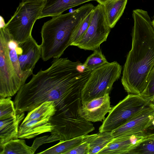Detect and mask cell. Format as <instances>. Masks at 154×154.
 <instances>
[{
	"label": "cell",
	"mask_w": 154,
	"mask_h": 154,
	"mask_svg": "<svg viewBox=\"0 0 154 154\" xmlns=\"http://www.w3.org/2000/svg\"><path fill=\"white\" fill-rule=\"evenodd\" d=\"M109 94L93 99L82 104L79 109V115L90 122H102L105 116L110 111Z\"/></svg>",
	"instance_id": "7c38bea8"
},
{
	"label": "cell",
	"mask_w": 154,
	"mask_h": 154,
	"mask_svg": "<svg viewBox=\"0 0 154 154\" xmlns=\"http://www.w3.org/2000/svg\"><path fill=\"white\" fill-rule=\"evenodd\" d=\"M33 148L27 145L25 141L18 139L11 140L0 148V154H33Z\"/></svg>",
	"instance_id": "44dd1931"
},
{
	"label": "cell",
	"mask_w": 154,
	"mask_h": 154,
	"mask_svg": "<svg viewBox=\"0 0 154 154\" xmlns=\"http://www.w3.org/2000/svg\"><path fill=\"white\" fill-rule=\"evenodd\" d=\"M45 0H22L5 27L18 43L32 36V29L39 19Z\"/></svg>",
	"instance_id": "277c9868"
},
{
	"label": "cell",
	"mask_w": 154,
	"mask_h": 154,
	"mask_svg": "<svg viewBox=\"0 0 154 154\" xmlns=\"http://www.w3.org/2000/svg\"><path fill=\"white\" fill-rule=\"evenodd\" d=\"M108 62L101 50L96 49L87 58L83 64L85 69L93 71Z\"/></svg>",
	"instance_id": "7402d4cb"
},
{
	"label": "cell",
	"mask_w": 154,
	"mask_h": 154,
	"mask_svg": "<svg viewBox=\"0 0 154 154\" xmlns=\"http://www.w3.org/2000/svg\"><path fill=\"white\" fill-rule=\"evenodd\" d=\"M87 135L66 140H60L57 144L38 154H65L81 143L85 139Z\"/></svg>",
	"instance_id": "ffe728a7"
},
{
	"label": "cell",
	"mask_w": 154,
	"mask_h": 154,
	"mask_svg": "<svg viewBox=\"0 0 154 154\" xmlns=\"http://www.w3.org/2000/svg\"><path fill=\"white\" fill-rule=\"evenodd\" d=\"M49 121L54 126L51 134L57 140H66L88 134L93 131V125L79 115L55 113Z\"/></svg>",
	"instance_id": "ba28073f"
},
{
	"label": "cell",
	"mask_w": 154,
	"mask_h": 154,
	"mask_svg": "<svg viewBox=\"0 0 154 154\" xmlns=\"http://www.w3.org/2000/svg\"><path fill=\"white\" fill-rule=\"evenodd\" d=\"M49 120L41 118L21 123L19 127L18 138L30 139L43 133L51 132L54 126Z\"/></svg>",
	"instance_id": "5bb4252c"
},
{
	"label": "cell",
	"mask_w": 154,
	"mask_h": 154,
	"mask_svg": "<svg viewBox=\"0 0 154 154\" xmlns=\"http://www.w3.org/2000/svg\"><path fill=\"white\" fill-rule=\"evenodd\" d=\"M151 134L143 132L131 135L114 137L98 154H128L132 148Z\"/></svg>",
	"instance_id": "4fadbf2b"
},
{
	"label": "cell",
	"mask_w": 154,
	"mask_h": 154,
	"mask_svg": "<svg viewBox=\"0 0 154 154\" xmlns=\"http://www.w3.org/2000/svg\"><path fill=\"white\" fill-rule=\"evenodd\" d=\"M110 30L106 20L103 5L99 4L92 10L88 27L76 46L86 50L97 49L106 41Z\"/></svg>",
	"instance_id": "9c48e42d"
},
{
	"label": "cell",
	"mask_w": 154,
	"mask_h": 154,
	"mask_svg": "<svg viewBox=\"0 0 154 154\" xmlns=\"http://www.w3.org/2000/svg\"><path fill=\"white\" fill-rule=\"evenodd\" d=\"M92 15V11L82 21L74 32L70 46H76L86 31L89 26Z\"/></svg>",
	"instance_id": "484cf974"
},
{
	"label": "cell",
	"mask_w": 154,
	"mask_h": 154,
	"mask_svg": "<svg viewBox=\"0 0 154 154\" xmlns=\"http://www.w3.org/2000/svg\"><path fill=\"white\" fill-rule=\"evenodd\" d=\"M131 48L124 66L121 82L129 94L140 95L154 66V29L148 12L133 11Z\"/></svg>",
	"instance_id": "7a4b0ae2"
},
{
	"label": "cell",
	"mask_w": 154,
	"mask_h": 154,
	"mask_svg": "<svg viewBox=\"0 0 154 154\" xmlns=\"http://www.w3.org/2000/svg\"><path fill=\"white\" fill-rule=\"evenodd\" d=\"M150 101L154 104V96L150 99Z\"/></svg>",
	"instance_id": "4dcf8cb0"
},
{
	"label": "cell",
	"mask_w": 154,
	"mask_h": 154,
	"mask_svg": "<svg viewBox=\"0 0 154 154\" xmlns=\"http://www.w3.org/2000/svg\"><path fill=\"white\" fill-rule=\"evenodd\" d=\"M154 120V104L144 109L130 120L111 131L114 137L131 135L144 131L152 126Z\"/></svg>",
	"instance_id": "30bf717a"
},
{
	"label": "cell",
	"mask_w": 154,
	"mask_h": 154,
	"mask_svg": "<svg viewBox=\"0 0 154 154\" xmlns=\"http://www.w3.org/2000/svg\"><path fill=\"white\" fill-rule=\"evenodd\" d=\"M94 7L92 4H87L72 12L53 17L44 23L40 45L41 57L44 61L60 57L70 46L75 30Z\"/></svg>",
	"instance_id": "3957f363"
},
{
	"label": "cell",
	"mask_w": 154,
	"mask_h": 154,
	"mask_svg": "<svg viewBox=\"0 0 154 154\" xmlns=\"http://www.w3.org/2000/svg\"><path fill=\"white\" fill-rule=\"evenodd\" d=\"M99 3V4L103 5L106 2L111 0H95Z\"/></svg>",
	"instance_id": "f546056e"
},
{
	"label": "cell",
	"mask_w": 154,
	"mask_h": 154,
	"mask_svg": "<svg viewBox=\"0 0 154 154\" xmlns=\"http://www.w3.org/2000/svg\"><path fill=\"white\" fill-rule=\"evenodd\" d=\"M114 138L111 131L88 135L87 139L89 143L88 154H98Z\"/></svg>",
	"instance_id": "d6986e66"
},
{
	"label": "cell",
	"mask_w": 154,
	"mask_h": 154,
	"mask_svg": "<svg viewBox=\"0 0 154 154\" xmlns=\"http://www.w3.org/2000/svg\"><path fill=\"white\" fill-rule=\"evenodd\" d=\"M18 44L22 51V53L18 55V59L23 78L26 82L28 78L33 74L35 65L41 57V48L32 36Z\"/></svg>",
	"instance_id": "8fae6325"
},
{
	"label": "cell",
	"mask_w": 154,
	"mask_h": 154,
	"mask_svg": "<svg viewBox=\"0 0 154 154\" xmlns=\"http://www.w3.org/2000/svg\"><path fill=\"white\" fill-rule=\"evenodd\" d=\"M140 95L150 100L154 96V66L148 76L146 88Z\"/></svg>",
	"instance_id": "4316f807"
},
{
	"label": "cell",
	"mask_w": 154,
	"mask_h": 154,
	"mask_svg": "<svg viewBox=\"0 0 154 154\" xmlns=\"http://www.w3.org/2000/svg\"><path fill=\"white\" fill-rule=\"evenodd\" d=\"M122 70V66L114 61L92 71L81 91L82 104L109 94L114 83L120 78Z\"/></svg>",
	"instance_id": "5b68a950"
},
{
	"label": "cell",
	"mask_w": 154,
	"mask_h": 154,
	"mask_svg": "<svg viewBox=\"0 0 154 154\" xmlns=\"http://www.w3.org/2000/svg\"><path fill=\"white\" fill-rule=\"evenodd\" d=\"M79 61L54 59L47 69L32 74L17 93L14 103L17 114L29 112L47 101L54 102L56 112L79 115L82 90L92 71L79 69Z\"/></svg>",
	"instance_id": "6da1fadb"
},
{
	"label": "cell",
	"mask_w": 154,
	"mask_h": 154,
	"mask_svg": "<svg viewBox=\"0 0 154 154\" xmlns=\"http://www.w3.org/2000/svg\"><path fill=\"white\" fill-rule=\"evenodd\" d=\"M84 141L72 149L67 152L65 154H88L89 151V143L87 138Z\"/></svg>",
	"instance_id": "83f0119b"
},
{
	"label": "cell",
	"mask_w": 154,
	"mask_h": 154,
	"mask_svg": "<svg viewBox=\"0 0 154 154\" xmlns=\"http://www.w3.org/2000/svg\"><path fill=\"white\" fill-rule=\"evenodd\" d=\"M17 114L14 102L11 100V97L0 98V120L13 117Z\"/></svg>",
	"instance_id": "603a6c76"
},
{
	"label": "cell",
	"mask_w": 154,
	"mask_h": 154,
	"mask_svg": "<svg viewBox=\"0 0 154 154\" xmlns=\"http://www.w3.org/2000/svg\"><path fill=\"white\" fill-rule=\"evenodd\" d=\"M57 111L54 102H45L32 110L29 112L21 123L28 121L41 118L50 119Z\"/></svg>",
	"instance_id": "ac0fdd59"
},
{
	"label": "cell",
	"mask_w": 154,
	"mask_h": 154,
	"mask_svg": "<svg viewBox=\"0 0 154 154\" xmlns=\"http://www.w3.org/2000/svg\"><path fill=\"white\" fill-rule=\"evenodd\" d=\"M130 154H154V133L132 148Z\"/></svg>",
	"instance_id": "cb8c5ba5"
},
{
	"label": "cell",
	"mask_w": 154,
	"mask_h": 154,
	"mask_svg": "<svg viewBox=\"0 0 154 154\" xmlns=\"http://www.w3.org/2000/svg\"><path fill=\"white\" fill-rule=\"evenodd\" d=\"M18 45V43L13 40L11 36L8 42L10 58L17 73L22 79L23 83L25 84L26 82L23 78L17 52V49Z\"/></svg>",
	"instance_id": "d4e9b609"
},
{
	"label": "cell",
	"mask_w": 154,
	"mask_h": 154,
	"mask_svg": "<svg viewBox=\"0 0 154 154\" xmlns=\"http://www.w3.org/2000/svg\"><path fill=\"white\" fill-rule=\"evenodd\" d=\"M51 141L49 136H45L36 138L31 146L35 152L37 148L43 144L51 143Z\"/></svg>",
	"instance_id": "f1b7e54d"
},
{
	"label": "cell",
	"mask_w": 154,
	"mask_h": 154,
	"mask_svg": "<svg viewBox=\"0 0 154 154\" xmlns=\"http://www.w3.org/2000/svg\"><path fill=\"white\" fill-rule=\"evenodd\" d=\"M152 24L153 26V28H154V20H153L152 21Z\"/></svg>",
	"instance_id": "1f68e13d"
},
{
	"label": "cell",
	"mask_w": 154,
	"mask_h": 154,
	"mask_svg": "<svg viewBox=\"0 0 154 154\" xmlns=\"http://www.w3.org/2000/svg\"><path fill=\"white\" fill-rule=\"evenodd\" d=\"M25 117L24 112L0 122V148L10 140L18 139L19 125Z\"/></svg>",
	"instance_id": "2e32d148"
},
{
	"label": "cell",
	"mask_w": 154,
	"mask_h": 154,
	"mask_svg": "<svg viewBox=\"0 0 154 154\" xmlns=\"http://www.w3.org/2000/svg\"><path fill=\"white\" fill-rule=\"evenodd\" d=\"M0 31V97L6 98L17 93L24 84L10 58L8 42L11 36L5 26Z\"/></svg>",
	"instance_id": "52a82bcc"
},
{
	"label": "cell",
	"mask_w": 154,
	"mask_h": 154,
	"mask_svg": "<svg viewBox=\"0 0 154 154\" xmlns=\"http://www.w3.org/2000/svg\"><path fill=\"white\" fill-rule=\"evenodd\" d=\"M152 103L140 95L129 94L112 109L99 129V132L111 131L130 120Z\"/></svg>",
	"instance_id": "8992f818"
},
{
	"label": "cell",
	"mask_w": 154,
	"mask_h": 154,
	"mask_svg": "<svg viewBox=\"0 0 154 154\" xmlns=\"http://www.w3.org/2000/svg\"><path fill=\"white\" fill-rule=\"evenodd\" d=\"M127 1L111 0L103 5L106 20L111 29L114 27L122 15Z\"/></svg>",
	"instance_id": "e0dca14e"
},
{
	"label": "cell",
	"mask_w": 154,
	"mask_h": 154,
	"mask_svg": "<svg viewBox=\"0 0 154 154\" xmlns=\"http://www.w3.org/2000/svg\"><path fill=\"white\" fill-rule=\"evenodd\" d=\"M93 0H45L39 19L57 16L69 9Z\"/></svg>",
	"instance_id": "9a60e30c"
}]
</instances>
